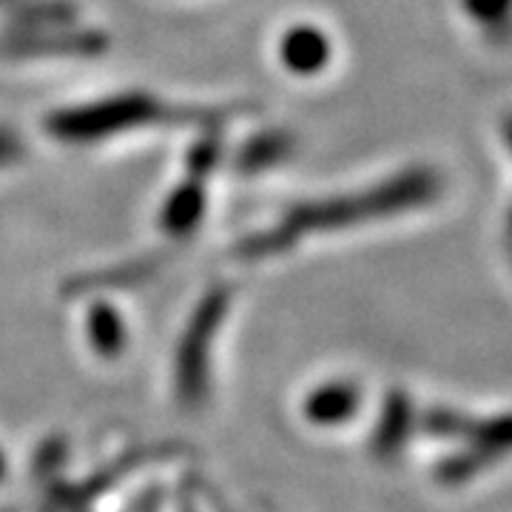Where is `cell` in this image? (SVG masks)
I'll use <instances>...</instances> for the list:
<instances>
[{
  "instance_id": "cell-1",
  "label": "cell",
  "mask_w": 512,
  "mask_h": 512,
  "mask_svg": "<svg viewBox=\"0 0 512 512\" xmlns=\"http://www.w3.org/2000/svg\"><path fill=\"white\" fill-rule=\"evenodd\" d=\"M157 103L146 97H126V100H111L103 106L80 111H63L49 117V131L63 140H92L100 134H111L117 128H128V123H143L157 117Z\"/></svg>"
},
{
  "instance_id": "cell-2",
  "label": "cell",
  "mask_w": 512,
  "mask_h": 512,
  "mask_svg": "<svg viewBox=\"0 0 512 512\" xmlns=\"http://www.w3.org/2000/svg\"><path fill=\"white\" fill-rule=\"evenodd\" d=\"M328 55V40L313 26H293L279 43V60L296 74L319 72L328 63Z\"/></svg>"
},
{
  "instance_id": "cell-3",
  "label": "cell",
  "mask_w": 512,
  "mask_h": 512,
  "mask_svg": "<svg viewBox=\"0 0 512 512\" xmlns=\"http://www.w3.org/2000/svg\"><path fill=\"white\" fill-rule=\"evenodd\" d=\"M200 205H202V194L197 185H194V188H191V185H188V188H180V191H177V197L168 202V220L191 225V222L197 220V214H200Z\"/></svg>"
}]
</instances>
